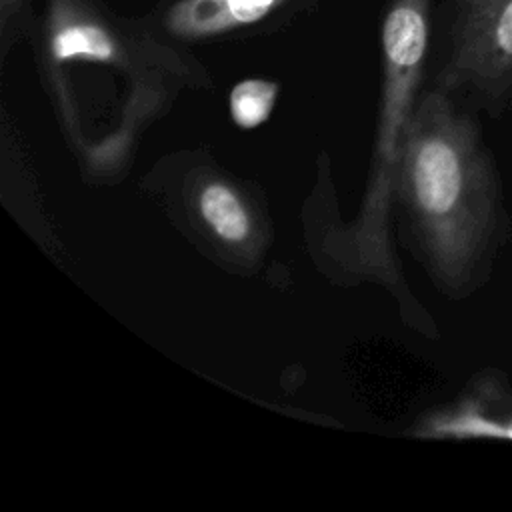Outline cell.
<instances>
[{
  "label": "cell",
  "mask_w": 512,
  "mask_h": 512,
  "mask_svg": "<svg viewBox=\"0 0 512 512\" xmlns=\"http://www.w3.org/2000/svg\"><path fill=\"white\" fill-rule=\"evenodd\" d=\"M194 216L226 252L252 254L260 240L258 220L246 196L228 180L204 178L192 196Z\"/></svg>",
  "instance_id": "obj_5"
},
{
  "label": "cell",
  "mask_w": 512,
  "mask_h": 512,
  "mask_svg": "<svg viewBox=\"0 0 512 512\" xmlns=\"http://www.w3.org/2000/svg\"><path fill=\"white\" fill-rule=\"evenodd\" d=\"M418 256L436 286L466 298L480 290L510 238L500 174L476 120L438 88L408 122L394 180Z\"/></svg>",
  "instance_id": "obj_1"
},
{
  "label": "cell",
  "mask_w": 512,
  "mask_h": 512,
  "mask_svg": "<svg viewBox=\"0 0 512 512\" xmlns=\"http://www.w3.org/2000/svg\"><path fill=\"white\" fill-rule=\"evenodd\" d=\"M288 0H178L164 16L166 30L182 40H204L262 22Z\"/></svg>",
  "instance_id": "obj_6"
},
{
  "label": "cell",
  "mask_w": 512,
  "mask_h": 512,
  "mask_svg": "<svg viewBox=\"0 0 512 512\" xmlns=\"http://www.w3.org/2000/svg\"><path fill=\"white\" fill-rule=\"evenodd\" d=\"M450 54L440 88L492 116L512 112V0H450Z\"/></svg>",
  "instance_id": "obj_2"
},
{
  "label": "cell",
  "mask_w": 512,
  "mask_h": 512,
  "mask_svg": "<svg viewBox=\"0 0 512 512\" xmlns=\"http://www.w3.org/2000/svg\"><path fill=\"white\" fill-rule=\"evenodd\" d=\"M46 46L50 62H96L142 70L174 62V52L126 32L90 0H48Z\"/></svg>",
  "instance_id": "obj_3"
},
{
  "label": "cell",
  "mask_w": 512,
  "mask_h": 512,
  "mask_svg": "<svg viewBox=\"0 0 512 512\" xmlns=\"http://www.w3.org/2000/svg\"><path fill=\"white\" fill-rule=\"evenodd\" d=\"M278 86L268 80H244L230 94V114L236 126L250 130L268 120Z\"/></svg>",
  "instance_id": "obj_7"
},
{
  "label": "cell",
  "mask_w": 512,
  "mask_h": 512,
  "mask_svg": "<svg viewBox=\"0 0 512 512\" xmlns=\"http://www.w3.org/2000/svg\"><path fill=\"white\" fill-rule=\"evenodd\" d=\"M428 438H504L512 440V394L486 376L456 404L428 416L418 428Z\"/></svg>",
  "instance_id": "obj_4"
},
{
  "label": "cell",
  "mask_w": 512,
  "mask_h": 512,
  "mask_svg": "<svg viewBox=\"0 0 512 512\" xmlns=\"http://www.w3.org/2000/svg\"><path fill=\"white\" fill-rule=\"evenodd\" d=\"M20 8V0H0V10H2V18L6 20L10 14H14Z\"/></svg>",
  "instance_id": "obj_8"
}]
</instances>
